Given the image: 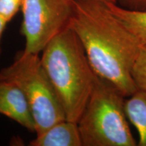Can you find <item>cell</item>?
I'll list each match as a JSON object with an SVG mask.
<instances>
[{"label":"cell","instance_id":"12","mask_svg":"<svg viewBox=\"0 0 146 146\" xmlns=\"http://www.w3.org/2000/svg\"><path fill=\"white\" fill-rule=\"evenodd\" d=\"M116 3L127 10L146 11V0H116Z\"/></svg>","mask_w":146,"mask_h":146},{"label":"cell","instance_id":"13","mask_svg":"<svg viewBox=\"0 0 146 146\" xmlns=\"http://www.w3.org/2000/svg\"><path fill=\"white\" fill-rule=\"evenodd\" d=\"M7 23H8V22L0 16V42H1V36H2V35L3 33V31H4Z\"/></svg>","mask_w":146,"mask_h":146},{"label":"cell","instance_id":"5","mask_svg":"<svg viewBox=\"0 0 146 146\" xmlns=\"http://www.w3.org/2000/svg\"><path fill=\"white\" fill-rule=\"evenodd\" d=\"M75 0H23L21 31L25 52L39 54L47 43L68 27Z\"/></svg>","mask_w":146,"mask_h":146},{"label":"cell","instance_id":"4","mask_svg":"<svg viewBox=\"0 0 146 146\" xmlns=\"http://www.w3.org/2000/svg\"><path fill=\"white\" fill-rule=\"evenodd\" d=\"M0 80L12 82L23 91L31 110L36 135L66 119L39 54L18 52L12 64L0 71Z\"/></svg>","mask_w":146,"mask_h":146},{"label":"cell","instance_id":"9","mask_svg":"<svg viewBox=\"0 0 146 146\" xmlns=\"http://www.w3.org/2000/svg\"><path fill=\"white\" fill-rule=\"evenodd\" d=\"M106 4L140 43L146 45V11L127 10L114 3H106Z\"/></svg>","mask_w":146,"mask_h":146},{"label":"cell","instance_id":"11","mask_svg":"<svg viewBox=\"0 0 146 146\" xmlns=\"http://www.w3.org/2000/svg\"><path fill=\"white\" fill-rule=\"evenodd\" d=\"M23 0H0V16L9 23L21 8Z\"/></svg>","mask_w":146,"mask_h":146},{"label":"cell","instance_id":"1","mask_svg":"<svg viewBox=\"0 0 146 146\" xmlns=\"http://www.w3.org/2000/svg\"><path fill=\"white\" fill-rule=\"evenodd\" d=\"M68 27L76 33L95 73L125 97L137 91L131 70L141 44L106 3L75 0Z\"/></svg>","mask_w":146,"mask_h":146},{"label":"cell","instance_id":"2","mask_svg":"<svg viewBox=\"0 0 146 146\" xmlns=\"http://www.w3.org/2000/svg\"><path fill=\"white\" fill-rule=\"evenodd\" d=\"M41 52V64L57 93L66 120L77 123L96 76L79 38L68 27Z\"/></svg>","mask_w":146,"mask_h":146},{"label":"cell","instance_id":"3","mask_svg":"<svg viewBox=\"0 0 146 146\" xmlns=\"http://www.w3.org/2000/svg\"><path fill=\"white\" fill-rule=\"evenodd\" d=\"M126 97L96 74L94 87L77 121L83 146H136L125 112Z\"/></svg>","mask_w":146,"mask_h":146},{"label":"cell","instance_id":"7","mask_svg":"<svg viewBox=\"0 0 146 146\" xmlns=\"http://www.w3.org/2000/svg\"><path fill=\"white\" fill-rule=\"evenodd\" d=\"M30 142L31 146H83L76 122L64 120L52 125Z\"/></svg>","mask_w":146,"mask_h":146},{"label":"cell","instance_id":"10","mask_svg":"<svg viewBox=\"0 0 146 146\" xmlns=\"http://www.w3.org/2000/svg\"><path fill=\"white\" fill-rule=\"evenodd\" d=\"M131 77L137 90L146 91V45H141L131 70Z\"/></svg>","mask_w":146,"mask_h":146},{"label":"cell","instance_id":"14","mask_svg":"<svg viewBox=\"0 0 146 146\" xmlns=\"http://www.w3.org/2000/svg\"><path fill=\"white\" fill-rule=\"evenodd\" d=\"M97 1H100L104 3H116V0H97Z\"/></svg>","mask_w":146,"mask_h":146},{"label":"cell","instance_id":"6","mask_svg":"<svg viewBox=\"0 0 146 146\" xmlns=\"http://www.w3.org/2000/svg\"><path fill=\"white\" fill-rule=\"evenodd\" d=\"M0 114L35 133L31 110L21 88L12 82L0 80Z\"/></svg>","mask_w":146,"mask_h":146},{"label":"cell","instance_id":"8","mask_svg":"<svg viewBox=\"0 0 146 146\" xmlns=\"http://www.w3.org/2000/svg\"><path fill=\"white\" fill-rule=\"evenodd\" d=\"M125 100L127 118L139 134L137 145L146 146V91L137 90Z\"/></svg>","mask_w":146,"mask_h":146}]
</instances>
